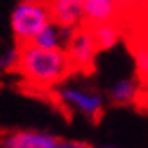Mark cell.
Masks as SVG:
<instances>
[{"mask_svg": "<svg viewBox=\"0 0 148 148\" xmlns=\"http://www.w3.org/2000/svg\"><path fill=\"white\" fill-rule=\"evenodd\" d=\"M71 71L72 67L65 51H43L34 45L22 47L18 72L36 88H51L62 83Z\"/></svg>", "mask_w": 148, "mask_h": 148, "instance_id": "1", "label": "cell"}, {"mask_svg": "<svg viewBox=\"0 0 148 148\" xmlns=\"http://www.w3.org/2000/svg\"><path fill=\"white\" fill-rule=\"evenodd\" d=\"M11 31L16 45H31L43 27L51 24V13L47 2L38 0H20L11 13Z\"/></svg>", "mask_w": 148, "mask_h": 148, "instance_id": "2", "label": "cell"}, {"mask_svg": "<svg viewBox=\"0 0 148 148\" xmlns=\"http://www.w3.org/2000/svg\"><path fill=\"white\" fill-rule=\"evenodd\" d=\"M2 148H90L88 143L63 139L42 130H18L0 137Z\"/></svg>", "mask_w": 148, "mask_h": 148, "instance_id": "3", "label": "cell"}, {"mask_svg": "<svg viewBox=\"0 0 148 148\" xmlns=\"http://www.w3.org/2000/svg\"><path fill=\"white\" fill-rule=\"evenodd\" d=\"M56 96L63 107L88 117V119H98L105 107V99L98 90L81 85H63L58 88Z\"/></svg>", "mask_w": 148, "mask_h": 148, "instance_id": "4", "label": "cell"}, {"mask_svg": "<svg viewBox=\"0 0 148 148\" xmlns=\"http://www.w3.org/2000/svg\"><path fill=\"white\" fill-rule=\"evenodd\" d=\"M65 54H67L72 71L90 72L94 69L96 54H98V45L94 42V36L90 27L81 25L79 29L72 31L67 45H65Z\"/></svg>", "mask_w": 148, "mask_h": 148, "instance_id": "5", "label": "cell"}, {"mask_svg": "<svg viewBox=\"0 0 148 148\" xmlns=\"http://www.w3.org/2000/svg\"><path fill=\"white\" fill-rule=\"evenodd\" d=\"M51 22L65 31H76L85 24L83 0H47Z\"/></svg>", "mask_w": 148, "mask_h": 148, "instance_id": "6", "label": "cell"}, {"mask_svg": "<svg viewBox=\"0 0 148 148\" xmlns=\"http://www.w3.org/2000/svg\"><path fill=\"white\" fill-rule=\"evenodd\" d=\"M123 0H83L85 25H99L107 22H116Z\"/></svg>", "mask_w": 148, "mask_h": 148, "instance_id": "7", "label": "cell"}, {"mask_svg": "<svg viewBox=\"0 0 148 148\" xmlns=\"http://www.w3.org/2000/svg\"><path fill=\"white\" fill-rule=\"evenodd\" d=\"M69 36H71V31H65L60 25H56V24L51 22L47 27H43L42 31L36 34V38L33 40L31 45L43 49V51H65Z\"/></svg>", "mask_w": 148, "mask_h": 148, "instance_id": "8", "label": "cell"}, {"mask_svg": "<svg viewBox=\"0 0 148 148\" xmlns=\"http://www.w3.org/2000/svg\"><path fill=\"white\" fill-rule=\"evenodd\" d=\"M139 96V79L137 78H119L108 88V99L114 105H130Z\"/></svg>", "mask_w": 148, "mask_h": 148, "instance_id": "9", "label": "cell"}, {"mask_svg": "<svg viewBox=\"0 0 148 148\" xmlns=\"http://www.w3.org/2000/svg\"><path fill=\"white\" fill-rule=\"evenodd\" d=\"M90 31H92L96 45H98V51H108V49L116 47L119 38H121V29L116 22H107V24L92 25Z\"/></svg>", "mask_w": 148, "mask_h": 148, "instance_id": "10", "label": "cell"}, {"mask_svg": "<svg viewBox=\"0 0 148 148\" xmlns=\"http://www.w3.org/2000/svg\"><path fill=\"white\" fill-rule=\"evenodd\" d=\"M130 47H132V54H134L137 79L148 85V42L145 38H136Z\"/></svg>", "mask_w": 148, "mask_h": 148, "instance_id": "11", "label": "cell"}, {"mask_svg": "<svg viewBox=\"0 0 148 148\" xmlns=\"http://www.w3.org/2000/svg\"><path fill=\"white\" fill-rule=\"evenodd\" d=\"M20 58H22V47L20 45H13L9 49H5L0 54V69L2 71H18Z\"/></svg>", "mask_w": 148, "mask_h": 148, "instance_id": "12", "label": "cell"}, {"mask_svg": "<svg viewBox=\"0 0 148 148\" xmlns=\"http://www.w3.org/2000/svg\"><path fill=\"white\" fill-rule=\"evenodd\" d=\"M143 5H145V9H146V13H148V0H143Z\"/></svg>", "mask_w": 148, "mask_h": 148, "instance_id": "13", "label": "cell"}, {"mask_svg": "<svg viewBox=\"0 0 148 148\" xmlns=\"http://www.w3.org/2000/svg\"><path fill=\"white\" fill-rule=\"evenodd\" d=\"M99 148H119V146H112V145H107V146H99Z\"/></svg>", "mask_w": 148, "mask_h": 148, "instance_id": "14", "label": "cell"}, {"mask_svg": "<svg viewBox=\"0 0 148 148\" xmlns=\"http://www.w3.org/2000/svg\"><path fill=\"white\" fill-rule=\"evenodd\" d=\"M145 40H146V42H148V34H146V36H145Z\"/></svg>", "mask_w": 148, "mask_h": 148, "instance_id": "15", "label": "cell"}, {"mask_svg": "<svg viewBox=\"0 0 148 148\" xmlns=\"http://www.w3.org/2000/svg\"><path fill=\"white\" fill-rule=\"evenodd\" d=\"M38 2H47V0H38Z\"/></svg>", "mask_w": 148, "mask_h": 148, "instance_id": "16", "label": "cell"}]
</instances>
